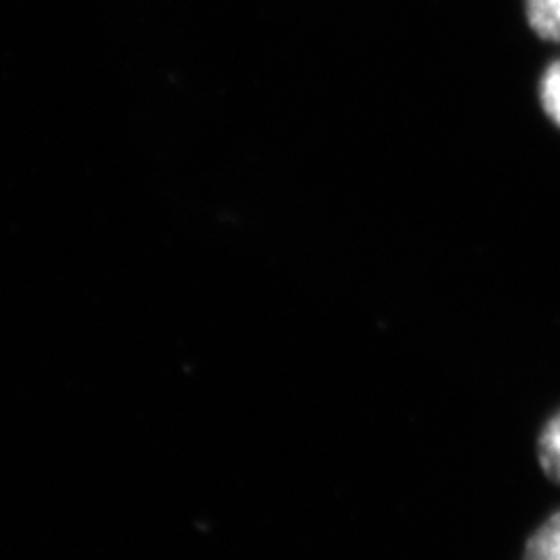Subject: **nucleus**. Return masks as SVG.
I'll return each mask as SVG.
<instances>
[{
  "label": "nucleus",
  "instance_id": "nucleus-3",
  "mask_svg": "<svg viewBox=\"0 0 560 560\" xmlns=\"http://www.w3.org/2000/svg\"><path fill=\"white\" fill-rule=\"evenodd\" d=\"M540 463L548 478L560 483V411L541 432Z\"/></svg>",
  "mask_w": 560,
  "mask_h": 560
},
{
  "label": "nucleus",
  "instance_id": "nucleus-1",
  "mask_svg": "<svg viewBox=\"0 0 560 560\" xmlns=\"http://www.w3.org/2000/svg\"><path fill=\"white\" fill-rule=\"evenodd\" d=\"M523 560H560V511L536 529L525 546Z\"/></svg>",
  "mask_w": 560,
  "mask_h": 560
},
{
  "label": "nucleus",
  "instance_id": "nucleus-2",
  "mask_svg": "<svg viewBox=\"0 0 560 560\" xmlns=\"http://www.w3.org/2000/svg\"><path fill=\"white\" fill-rule=\"evenodd\" d=\"M527 18L541 38L560 42V0H527Z\"/></svg>",
  "mask_w": 560,
  "mask_h": 560
},
{
  "label": "nucleus",
  "instance_id": "nucleus-4",
  "mask_svg": "<svg viewBox=\"0 0 560 560\" xmlns=\"http://www.w3.org/2000/svg\"><path fill=\"white\" fill-rule=\"evenodd\" d=\"M541 104L548 117L560 125V62H555L541 80Z\"/></svg>",
  "mask_w": 560,
  "mask_h": 560
}]
</instances>
